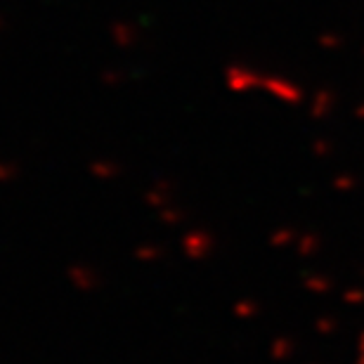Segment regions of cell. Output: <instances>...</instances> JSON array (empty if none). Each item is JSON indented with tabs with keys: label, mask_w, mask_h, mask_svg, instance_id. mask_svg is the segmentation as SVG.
Here are the masks:
<instances>
[{
	"label": "cell",
	"mask_w": 364,
	"mask_h": 364,
	"mask_svg": "<svg viewBox=\"0 0 364 364\" xmlns=\"http://www.w3.org/2000/svg\"><path fill=\"white\" fill-rule=\"evenodd\" d=\"M265 74H258L255 69L244 67V64H230L225 71V81L232 93H248L253 88H262Z\"/></svg>",
	"instance_id": "cell-1"
},
{
	"label": "cell",
	"mask_w": 364,
	"mask_h": 364,
	"mask_svg": "<svg viewBox=\"0 0 364 364\" xmlns=\"http://www.w3.org/2000/svg\"><path fill=\"white\" fill-rule=\"evenodd\" d=\"M213 248H216V237L204 230L187 232L182 239V251L187 253L189 260H204L213 253Z\"/></svg>",
	"instance_id": "cell-2"
},
{
	"label": "cell",
	"mask_w": 364,
	"mask_h": 364,
	"mask_svg": "<svg viewBox=\"0 0 364 364\" xmlns=\"http://www.w3.org/2000/svg\"><path fill=\"white\" fill-rule=\"evenodd\" d=\"M262 90H267L286 104H301L303 100H306L301 88H298L296 83L282 79V76H265V79H262Z\"/></svg>",
	"instance_id": "cell-3"
},
{
	"label": "cell",
	"mask_w": 364,
	"mask_h": 364,
	"mask_svg": "<svg viewBox=\"0 0 364 364\" xmlns=\"http://www.w3.org/2000/svg\"><path fill=\"white\" fill-rule=\"evenodd\" d=\"M69 282L79 291H95L100 289V274L88 265H71L69 267Z\"/></svg>",
	"instance_id": "cell-4"
},
{
	"label": "cell",
	"mask_w": 364,
	"mask_h": 364,
	"mask_svg": "<svg viewBox=\"0 0 364 364\" xmlns=\"http://www.w3.org/2000/svg\"><path fill=\"white\" fill-rule=\"evenodd\" d=\"M333 109H336V93H333L331 88L317 90V95L312 97V104H310V116L322 121V118L331 116Z\"/></svg>",
	"instance_id": "cell-5"
},
{
	"label": "cell",
	"mask_w": 364,
	"mask_h": 364,
	"mask_svg": "<svg viewBox=\"0 0 364 364\" xmlns=\"http://www.w3.org/2000/svg\"><path fill=\"white\" fill-rule=\"evenodd\" d=\"M109 33H111V40H114L118 47H133L137 43V29L133 24L116 22V24H111Z\"/></svg>",
	"instance_id": "cell-6"
},
{
	"label": "cell",
	"mask_w": 364,
	"mask_h": 364,
	"mask_svg": "<svg viewBox=\"0 0 364 364\" xmlns=\"http://www.w3.org/2000/svg\"><path fill=\"white\" fill-rule=\"evenodd\" d=\"M90 173H93V177H97V180H114V177L121 175V166L109 159H100L90 164Z\"/></svg>",
	"instance_id": "cell-7"
},
{
	"label": "cell",
	"mask_w": 364,
	"mask_h": 364,
	"mask_svg": "<svg viewBox=\"0 0 364 364\" xmlns=\"http://www.w3.org/2000/svg\"><path fill=\"white\" fill-rule=\"evenodd\" d=\"M303 286H306L308 291H312V294H329V291H333V279L331 277H326V274H319V272H315V274H306L303 277Z\"/></svg>",
	"instance_id": "cell-8"
},
{
	"label": "cell",
	"mask_w": 364,
	"mask_h": 364,
	"mask_svg": "<svg viewBox=\"0 0 364 364\" xmlns=\"http://www.w3.org/2000/svg\"><path fill=\"white\" fill-rule=\"evenodd\" d=\"M135 258L140 262H154L164 258V248L157 246V244H142V246L135 248Z\"/></svg>",
	"instance_id": "cell-9"
},
{
	"label": "cell",
	"mask_w": 364,
	"mask_h": 364,
	"mask_svg": "<svg viewBox=\"0 0 364 364\" xmlns=\"http://www.w3.org/2000/svg\"><path fill=\"white\" fill-rule=\"evenodd\" d=\"M296 239H298V232L294 228H282V230H277V232H272V235H270V246L282 248V246L294 244Z\"/></svg>",
	"instance_id": "cell-10"
},
{
	"label": "cell",
	"mask_w": 364,
	"mask_h": 364,
	"mask_svg": "<svg viewBox=\"0 0 364 364\" xmlns=\"http://www.w3.org/2000/svg\"><path fill=\"white\" fill-rule=\"evenodd\" d=\"M173 192H166V189H159V187H154V189H149V192L145 194V201L149 206H154V208H166V206H171V196Z\"/></svg>",
	"instance_id": "cell-11"
},
{
	"label": "cell",
	"mask_w": 364,
	"mask_h": 364,
	"mask_svg": "<svg viewBox=\"0 0 364 364\" xmlns=\"http://www.w3.org/2000/svg\"><path fill=\"white\" fill-rule=\"evenodd\" d=\"M235 315L239 319H251L255 315H260V306L255 301H251V298H244V301L235 303Z\"/></svg>",
	"instance_id": "cell-12"
},
{
	"label": "cell",
	"mask_w": 364,
	"mask_h": 364,
	"mask_svg": "<svg viewBox=\"0 0 364 364\" xmlns=\"http://www.w3.org/2000/svg\"><path fill=\"white\" fill-rule=\"evenodd\" d=\"M159 218H161V223H166V225H180L187 220V213L177 206H166L159 211Z\"/></svg>",
	"instance_id": "cell-13"
},
{
	"label": "cell",
	"mask_w": 364,
	"mask_h": 364,
	"mask_svg": "<svg viewBox=\"0 0 364 364\" xmlns=\"http://www.w3.org/2000/svg\"><path fill=\"white\" fill-rule=\"evenodd\" d=\"M319 246H322V239L317 235H303L301 239H298V253L301 255H312V253H317L319 251Z\"/></svg>",
	"instance_id": "cell-14"
},
{
	"label": "cell",
	"mask_w": 364,
	"mask_h": 364,
	"mask_svg": "<svg viewBox=\"0 0 364 364\" xmlns=\"http://www.w3.org/2000/svg\"><path fill=\"white\" fill-rule=\"evenodd\" d=\"M19 175V166L10 164V161H0V182H12Z\"/></svg>",
	"instance_id": "cell-15"
},
{
	"label": "cell",
	"mask_w": 364,
	"mask_h": 364,
	"mask_svg": "<svg viewBox=\"0 0 364 364\" xmlns=\"http://www.w3.org/2000/svg\"><path fill=\"white\" fill-rule=\"evenodd\" d=\"M294 353V341H289V338H277L272 345V355L274 357H286Z\"/></svg>",
	"instance_id": "cell-16"
},
{
	"label": "cell",
	"mask_w": 364,
	"mask_h": 364,
	"mask_svg": "<svg viewBox=\"0 0 364 364\" xmlns=\"http://www.w3.org/2000/svg\"><path fill=\"white\" fill-rule=\"evenodd\" d=\"M331 152H333V145L329 140H324V137H319V140L312 142V154H315V157L326 159V157H331Z\"/></svg>",
	"instance_id": "cell-17"
},
{
	"label": "cell",
	"mask_w": 364,
	"mask_h": 364,
	"mask_svg": "<svg viewBox=\"0 0 364 364\" xmlns=\"http://www.w3.org/2000/svg\"><path fill=\"white\" fill-rule=\"evenodd\" d=\"M317 43L322 47H326V50H338L343 40H341V35H338V33H322L317 38Z\"/></svg>",
	"instance_id": "cell-18"
},
{
	"label": "cell",
	"mask_w": 364,
	"mask_h": 364,
	"mask_svg": "<svg viewBox=\"0 0 364 364\" xmlns=\"http://www.w3.org/2000/svg\"><path fill=\"white\" fill-rule=\"evenodd\" d=\"M315 329H317L319 333H333L338 329V319L336 317H319L317 322H315Z\"/></svg>",
	"instance_id": "cell-19"
},
{
	"label": "cell",
	"mask_w": 364,
	"mask_h": 364,
	"mask_svg": "<svg viewBox=\"0 0 364 364\" xmlns=\"http://www.w3.org/2000/svg\"><path fill=\"white\" fill-rule=\"evenodd\" d=\"M125 76L121 74V71H116V69H106L102 71V83L104 86H121Z\"/></svg>",
	"instance_id": "cell-20"
},
{
	"label": "cell",
	"mask_w": 364,
	"mask_h": 364,
	"mask_svg": "<svg viewBox=\"0 0 364 364\" xmlns=\"http://www.w3.org/2000/svg\"><path fill=\"white\" fill-rule=\"evenodd\" d=\"M333 187H336V189H353L355 187V177L336 175V177H333Z\"/></svg>",
	"instance_id": "cell-21"
},
{
	"label": "cell",
	"mask_w": 364,
	"mask_h": 364,
	"mask_svg": "<svg viewBox=\"0 0 364 364\" xmlns=\"http://www.w3.org/2000/svg\"><path fill=\"white\" fill-rule=\"evenodd\" d=\"M343 301H345V303H362V301H364V291H360V289L345 291V294H343Z\"/></svg>",
	"instance_id": "cell-22"
},
{
	"label": "cell",
	"mask_w": 364,
	"mask_h": 364,
	"mask_svg": "<svg viewBox=\"0 0 364 364\" xmlns=\"http://www.w3.org/2000/svg\"><path fill=\"white\" fill-rule=\"evenodd\" d=\"M0 29H3V22H0Z\"/></svg>",
	"instance_id": "cell-23"
}]
</instances>
